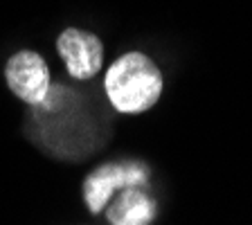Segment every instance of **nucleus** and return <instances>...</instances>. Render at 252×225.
Listing matches in <instances>:
<instances>
[{"label": "nucleus", "mask_w": 252, "mask_h": 225, "mask_svg": "<svg viewBox=\"0 0 252 225\" xmlns=\"http://www.w3.org/2000/svg\"><path fill=\"white\" fill-rule=\"evenodd\" d=\"M164 90V77L149 54L131 50L106 68V99L122 115H140L158 104Z\"/></svg>", "instance_id": "nucleus-1"}, {"label": "nucleus", "mask_w": 252, "mask_h": 225, "mask_svg": "<svg viewBox=\"0 0 252 225\" xmlns=\"http://www.w3.org/2000/svg\"><path fill=\"white\" fill-rule=\"evenodd\" d=\"M149 169L142 162H104L84 178L81 196L93 216L101 214L110 198L124 187H147Z\"/></svg>", "instance_id": "nucleus-2"}, {"label": "nucleus", "mask_w": 252, "mask_h": 225, "mask_svg": "<svg viewBox=\"0 0 252 225\" xmlns=\"http://www.w3.org/2000/svg\"><path fill=\"white\" fill-rule=\"evenodd\" d=\"M5 81L11 93L30 106L45 104V99L52 93L50 65L34 50H18L7 59Z\"/></svg>", "instance_id": "nucleus-3"}, {"label": "nucleus", "mask_w": 252, "mask_h": 225, "mask_svg": "<svg viewBox=\"0 0 252 225\" xmlns=\"http://www.w3.org/2000/svg\"><path fill=\"white\" fill-rule=\"evenodd\" d=\"M57 52L68 74L77 81H88L104 68V43L94 32L79 27L63 30L57 36Z\"/></svg>", "instance_id": "nucleus-4"}, {"label": "nucleus", "mask_w": 252, "mask_h": 225, "mask_svg": "<svg viewBox=\"0 0 252 225\" xmlns=\"http://www.w3.org/2000/svg\"><path fill=\"white\" fill-rule=\"evenodd\" d=\"M104 212L110 225H151L158 205L144 187H124L110 198Z\"/></svg>", "instance_id": "nucleus-5"}]
</instances>
